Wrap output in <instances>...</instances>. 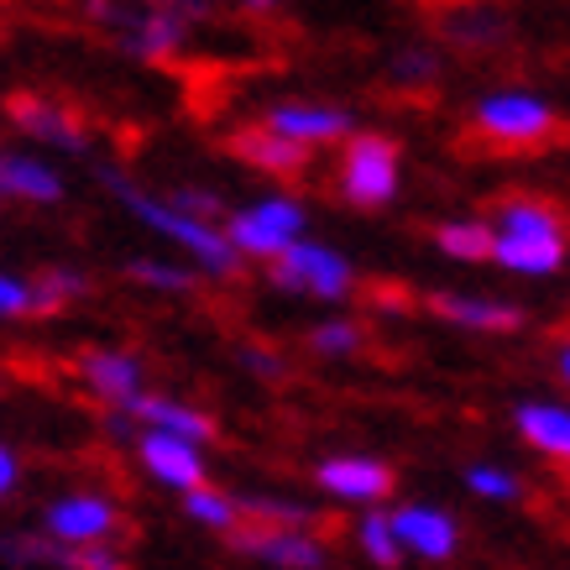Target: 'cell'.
<instances>
[{
  "label": "cell",
  "instance_id": "obj_1",
  "mask_svg": "<svg viewBox=\"0 0 570 570\" xmlns=\"http://www.w3.org/2000/svg\"><path fill=\"white\" fill-rule=\"evenodd\" d=\"M105 184H110V189L121 194L126 209H131L137 220H147L153 230H163L168 242L189 246V252H194L199 262H205L209 273H220V277L236 273V262H242V252H236V246L225 242V230H209L205 220H189V215H178L174 205H157V199H147V194L131 189V184H126V178H116V174H105Z\"/></svg>",
  "mask_w": 570,
  "mask_h": 570
},
{
  "label": "cell",
  "instance_id": "obj_2",
  "mask_svg": "<svg viewBox=\"0 0 570 570\" xmlns=\"http://www.w3.org/2000/svg\"><path fill=\"white\" fill-rule=\"evenodd\" d=\"M397 189V141L387 137H351L346 141V157H341V194L351 205L362 209H377L387 205Z\"/></svg>",
  "mask_w": 570,
  "mask_h": 570
},
{
  "label": "cell",
  "instance_id": "obj_3",
  "mask_svg": "<svg viewBox=\"0 0 570 570\" xmlns=\"http://www.w3.org/2000/svg\"><path fill=\"white\" fill-rule=\"evenodd\" d=\"M304 230V209L288 205V199H262L257 209H242V215H230L225 225V242L236 246V252H252V257H283L294 236Z\"/></svg>",
  "mask_w": 570,
  "mask_h": 570
},
{
  "label": "cell",
  "instance_id": "obj_4",
  "mask_svg": "<svg viewBox=\"0 0 570 570\" xmlns=\"http://www.w3.org/2000/svg\"><path fill=\"white\" fill-rule=\"evenodd\" d=\"M273 283L277 288H309V294L341 298L351 288V267L325 246L294 242L283 257H273Z\"/></svg>",
  "mask_w": 570,
  "mask_h": 570
},
{
  "label": "cell",
  "instance_id": "obj_5",
  "mask_svg": "<svg viewBox=\"0 0 570 570\" xmlns=\"http://www.w3.org/2000/svg\"><path fill=\"white\" fill-rule=\"evenodd\" d=\"M230 544L242 554H257L277 570H325V550L320 539L298 534V529H267V523H236Z\"/></svg>",
  "mask_w": 570,
  "mask_h": 570
},
{
  "label": "cell",
  "instance_id": "obj_6",
  "mask_svg": "<svg viewBox=\"0 0 570 570\" xmlns=\"http://www.w3.org/2000/svg\"><path fill=\"white\" fill-rule=\"evenodd\" d=\"M121 529V513L105 498H63L48 508V539H58L63 550H89V544H105V539Z\"/></svg>",
  "mask_w": 570,
  "mask_h": 570
},
{
  "label": "cell",
  "instance_id": "obj_7",
  "mask_svg": "<svg viewBox=\"0 0 570 570\" xmlns=\"http://www.w3.org/2000/svg\"><path fill=\"white\" fill-rule=\"evenodd\" d=\"M476 121H482L487 137L513 141V147H529V141L550 137L554 116L539 100H529V95H498V100H487L482 110H476Z\"/></svg>",
  "mask_w": 570,
  "mask_h": 570
},
{
  "label": "cell",
  "instance_id": "obj_8",
  "mask_svg": "<svg viewBox=\"0 0 570 570\" xmlns=\"http://www.w3.org/2000/svg\"><path fill=\"white\" fill-rule=\"evenodd\" d=\"M393 534L403 550L424 554V560H450L455 554V539H461V529H455V519L450 513H440V508H397L393 513Z\"/></svg>",
  "mask_w": 570,
  "mask_h": 570
},
{
  "label": "cell",
  "instance_id": "obj_9",
  "mask_svg": "<svg viewBox=\"0 0 570 570\" xmlns=\"http://www.w3.org/2000/svg\"><path fill=\"white\" fill-rule=\"evenodd\" d=\"M320 487L341 502H382L393 492V471L382 461H362V455H341L320 466Z\"/></svg>",
  "mask_w": 570,
  "mask_h": 570
},
{
  "label": "cell",
  "instance_id": "obj_10",
  "mask_svg": "<svg viewBox=\"0 0 570 570\" xmlns=\"http://www.w3.org/2000/svg\"><path fill=\"white\" fill-rule=\"evenodd\" d=\"M230 153L246 157V163L262 168V174H277V178L304 174V163H309V147L277 137L273 126H246V131H236V137H230Z\"/></svg>",
  "mask_w": 570,
  "mask_h": 570
},
{
  "label": "cell",
  "instance_id": "obj_11",
  "mask_svg": "<svg viewBox=\"0 0 570 570\" xmlns=\"http://www.w3.org/2000/svg\"><path fill=\"white\" fill-rule=\"evenodd\" d=\"M141 461H147V471H153L157 482L184 487V492L205 487V455H199V445H184L174 434H157V430L147 434L141 440Z\"/></svg>",
  "mask_w": 570,
  "mask_h": 570
},
{
  "label": "cell",
  "instance_id": "obj_12",
  "mask_svg": "<svg viewBox=\"0 0 570 570\" xmlns=\"http://www.w3.org/2000/svg\"><path fill=\"white\" fill-rule=\"evenodd\" d=\"M6 110H11V121H17L21 131H32V137L52 141V147H69V153L85 147V126L73 121L69 110H58L52 100H42V95H11Z\"/></svg>",
  "mask_w": 570,
  "mask_h": 570
},
{
  "label": "cell",
  "instance_id": "obj_13",
  "mask_svg": "<svg viewBox=\"0 0 570 570\" xmlns=\"http://www.w3.org/2000/svg\"><path fill=\"white\" fill-rule=\"evenodd\" d=\"M277 137L298 141V147H309V141H330V137H346V110H335V105H277L273 116H267Z\"/></svg>",
  "mask_w": 570,
  "mask_h": 570
},
{
  "label": "cell",
  "instance_id": "obj_14",
  "mask_svg": "<svg viewBox=\"0 0 570 570\" xmlns=\"http://www.w3.org/2000/svg\"><path fill=\"white\" fill-rule=\"evenodd\" d=\"M137 419H147L157 434H174V440H184V445H205L209 434H215V419L199 414V409H184V403H174V397H131L126 403Z\"/></svg>",
  "mask_w": 570,
  "mask_h": 570
},
{
  "label": "cell",
  "instance_id": "obj_15",
  "mask_svg": "<svg viewBox=\"0 0 570 570\" xmlns=\"http://www.w3.org/2000/svg\"><path fill=\"white\" fill-rule=\"evenodd\" d=\"M0 194H17V199L52 205V199H63V184H58V174H52V168H42L37 157L0 153Z\"/></svg>",
  "mask_w": 570,
  "mask_h": 570
},
{
  "label": "cell",
  "instance_id": "obj_16",
  "mask_svg": "<svg viewBox=\"0 0 570 570\" xmlns=\"http://www.w3.org/2000/svg\"><path fill=\"white\" fill-rule=\"evenodd\" d=\"M79 372L89 377V387L110 403H131L137 397V362L131 356H116V351H85L79 356Z\"/></svg>",
  "mask_w": 570,
  "mask_h": 570
},
{
  "label": "cell",
  "instance_id": "obj_17",
  "mask_svg": "<svg viewBox=\"0 0 570 570\" xmlns=\"http://www.w3.org/2000/svg\"><path fill=\"white\" fill-rule=\"evenodd\" d=\"M434 309L445 314L450 325H471V330H519L523 325V314L513 304H487V298L434 294Z\"/></svg>",
  "mask_w": 570,
  "mask_h": 570
},
{
  "label": "cell",
  "instance_id": "obj_18",
  "mask_svg": "<svg viewBox=\"0 0 570 570\" xmlns=\"http://www.w3.org/2000/svg\"><path fill=\"white\" fill-rule=\"evenodd\" d=\"M519 430H523L529 445L550 450V455H570V414L566 409H550V403H523Z\"/></svg>",
  "mask_w": 570,
  "mask_h": 570
},
{
  "label": "cell",
  "instance_id": "obj_19",
  "mask_svg": "<svg viewBox=\"0 0 570 570\" xmlns=\"http://www.w3.org/2000/svg\"><path fill=\"white\" fill-rule=\"evenodd\" d=\"M498 236L502 242H560V220H554V209L519 199V205L502 209Z\"/></svg>",
  "mask_w": 570,
  "mask_h": 570
},
{
  "label": "cell",
  "instance_id": "obj_20",
  "mask_svg": "<svg viewBox=\"0 0 570 570\" xmlns=\"http://www.w3.org/2000/svg\"><path fill=\"white\" fill-rule=\"evenodd\" d=\"M566 257V242H502L498 236V262L513 273H554Z\"/></svg>",
  "mask_w": 570,
  "mask_h": 570
},
{
  "label": "cell",
  "instance_id": "obj_21",
  "mask_svg": "<svg viewBox=\"0 0 570 570\" xmlns=\"http://www.w3.org/2000/svg\"><path fill=\"white\" fill-rule=\"evenodd\" d=\"M445 37L461 48H492V42H502V17L498 11H450Z\"/></svg>",
  "mask_w": 570,
  "mask_h": 570
},
{
  "label": "cell",
  "instance_id": "obj_22",
  "mask_svg": "<svg viewBox=\"0 0 570 570\" xmlns=\"http://www.w3.org/2000/svg\"><path fill=\"white\" fill-rule=\"evenodd\" d=\"M434 242L445 246L450 257H461V262L498 257V230H487V225H440V236H434Z\"/></svg>",
  "mask_w": 570,
  "mask_h": 570
},
{
  "label": "cell",
  "instance_id": "obj_23",
  "mask_svg": "<svg viewBox=\"0 0 570 570\" xmlns=\"http://www.w3.org/2000/svg\"><path fill=\"white\" fill-rule=\"evenodd\" d=\"M242 513L262 519L267 529H298V534L314 523V508H304V502H283V498H246Z\"/></svg>",
  "mask_w": 570,
  "mask_h": 570
},
{
  "label": "cell",
  "instance_id": "obj_24",
  "mask_svg": "<svg viewBox=\"0 0 570 570\" xmlns=\"http://www.w3.org/2000/svg\"><path fill=\"white\" fill-rule=\"evenodd\" d=\"M184 508H189V519L209 523V529H225V534L242 523V502H230L225 492H209V487L189 492V502H184Z\"/></svg>",
  "mask_w": 570,
  "mask_h": 570
},
{
  "label": "cell",
  "instance_id": "obj_25",
  "mask_svg": "<svg viewBox=\"0 0 570 570\" xmlns=\"http://www.w3.org/2000/svg\"><path fill=\"white\" fill-rule=\"evenodd\" d=\"M362 550L387 570L403 560V544H397V534H393V513H366L362 519Z\"/></svg>",
  "mask_w": 570,
  "mask_h": 570
},
{
  "label": "cell",
  "instance_id": "obj_26",
  "mask_svg": "<svg viewBox=\"0 0 570 570\" xmlns=\"http://www.w3.org/2000/svg\"><path fill=\"white\" fill-rule=\"evenodd\" d=\"M73 294H85V277H73V273H42L32 283V314L63 309Z\"/></svg>",
  "mask_w": 570,
  "mask_h": 570
},
{
  "label": "cell",
  "instance_id": "obj_27",
  "mask_svg": "<svg viewBox=\"0 0 570 570\" xmlns=\"http://www.w3.org/2000/svg\"><path fill=\"white\" fill-rule=\"evenodd\" d=\"M126 273L137 277V283H147V288H194V273H184V267H168V262H126Z\"/></svg>",
  "mask_w": 570,
  "mask_h": 570
},
{
  "label": "cell",
  "instance_id": "obj_28",
  "mask_svg": "<svg viewBox=\"0 0 570 570\" xmlns=\"http://www.w3.org/2000/svg\"><path fill=\"white\" fill-rule=\"evenodd\" d=\"M466 487H471V492H482V498H498V502L519 498V482H513L508 471H498V466H471L466 471Z\"/></svg>",
  "mask_w": 570,
  "mask_h": 570
},
{
  "label": "cell",
  "instance_id": "obj_29",
  "mask_svg": "<svg viewBox=\"0 0 570 570\" xmlns=\"http://www.w3.org/2000/svg\"><path fill=\"white\" fill-rule=\"evenodd\" d=\"M362 346V330L356 325H320L314 330V351L320 356H346V351Z\"/></svg>",
  "mask_w": 570,
  "mask_h": 570
},
{
  "label": "cell",
  "instance_id": "obj_30",
  "mask_svg": "<svg viewBox=\"0 0 570 570\" xmlns=\"http://www.w3.org/2000/svg\"><path fill=\"white\" fill-rule=\"evenodd\" d=\"M174 209H178V215H189V220H209V215H220V199H215V194H205V189H178Z\"/></svg>",
  "mask_w": 570,
  "mask_h": 570
},
{
  "label": "cell",
  "instance_id": "obj_31",
  "mask_svg": "<svg viewBox=\"0 0 570 570\" xmlns=\"http://www.w3.org/2000/svg\"><path fill=\"white\" fill-rule=\"evenodd\" d=\"M0 314H32V283L0 277Z\"/></svg>",
  "mask_w": 570,
  "mask_h": 570
},
{
  "label": "cell",
  "instance_id": "obj_32",
  "mask_svg": "<svg viewBox=\"0 0 570 570\" xmlns=\"http://www.w3.org/2000/svg\"><path fill=\"white\" fill-rule=\"evenodd\" d=\"M73 570H126V560L105 544H89V550H73Z\"/></svg>",
  "mask_w": 570,
  "mask_h": 570
},
{
  "label": "cell",
  "instance_id": "obj_33",
  "mask_svg": "<svg viewBox=\"0 0 570 570\" xmlns=\"http://www.w3.org/2000/svg\"><path fill=\"white\" fill-rule=\"evenodd\" d=\"M393 69H397V79H434V73H440V63H434L430 52H403Z\"/></svg>",
  "mask_w": 570,
  "mask_h": 570
},
{
  "label": "cell",
  "instance_id": "obj_34",
  "mask_svg": "<svg viewBox=\"0 0 570 570\" xmlns=\"http://www.w3.org/2000/svg\"><path fill=\"white\" fill-rule=\"evenodd\" d=\"M246 362H252V372H262V377H283V362H277L273 351H246Z\"/></svg>",
  "mask_w": 570,
  "mask_h": 570
},
{
  "label": "cell",
  "instance_id": "obj_35",
  "mask_svg": "<svg viewBox=\"0 0 570 570\" xmlns=\"http://www.w3.org/2000/svg\"><path fill=\"white\" fill-rule=\"evenodd\" d=\"M11 487H17V455H11V450L0 445V498H6Z\"/></svg>",
  "mask_w": 570,
  "mask_h": 570
},
{
  "label": "cell",
  "instance_id": "obj_36",
  "mask_svg": "<svg viewBox=\"0 0 570 570\" xmlns=\"http://www.w3.org/2000/svg\"><path fill=\"white\" fill-rule=\"evenodd\" d=\"M560 366H566V382H570V346H566V356H560Z\"/></svg>",
  "mask_w": 570,
  "mask_h": 570
},
{
  "label": "cell",
  "instance_id": "obj_37",
  "mask_svg": "<svg viewBox=\"0 0 570 570\" xmlns=\"http://www.w3.org/2000/svg\"><path fill=\"white\" fill-rule=\"evenodd\" d=\"M252 6H273V0H252Z\"/></svg>",
  "mask_w": 570,
  "mask_h": 570
},
{
  "label": "cell",
  "instance_id": "obj_38",
  "mask_svg": "<svg viewBox=\"0 0 570 570\" xmlns=\"http://www.w3.org/2000/svg\"><path fill=\"white\" fill-rule=\"evenodd\" d=\"M566 461H570V455H566Z\"/></svg>",
  "mask_w": 570,
  "mask_h": 570
}]
</instances>
